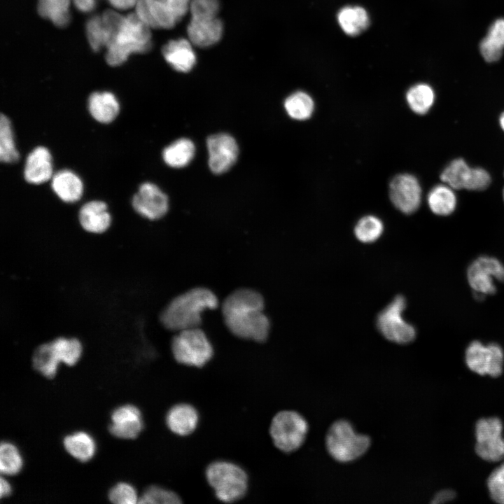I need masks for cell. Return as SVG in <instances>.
<instances>
[{
	"instance_id": "cell-10",
	"label": "cell",
	"mask_w": 504,
	"mask_h": 504,
	"mask_svg": "<svg viewBox=\"0 0 504 504\" xmlns=\"http://www.w3.org/2000/svg\"><path fill=\"white\" fill-rule=\"evenodd\" d=\"M441 181L454 190H485L491 183L487 171L481 167H470L465 160H452L442 172Z\"/></svg>"
},
{
	"instance_id": "cell-3",
	"label": "cell",
	"mask_w": 504,
	"mask_h": 504,
	"mask_svg": "<svg viewBox=\"0 0 504 504\" xmlns=\"http://www.w3.org/2000/svg\"><path fill=\"white\" fill-rule=\"evenodd\" d=\"M150 29L135 12L127 15L117 34L106 46V62L110 66H118L131 53L148 51L152 46Z\"/></svg>"
},
{
	"instance_id": "cell-14",
	"label": "cell",
	"mask_w": 504,
	"mask_h": 504,
	"mask_svg": "<svg viewBox=\"0 0 504 504\" xmlns=\"http://www.w3.org/2000/svg\"><path fill=\"white\" fill-rule=\"evenodd\" d=\"M389 197L393 205L410 214L419 207L421 189L416 178L408 174L395 176L389 185Z\"/></svg>"
},
{
	"instance_id": "cell-18",
	"label": "cell",
	"mask_w": 504,
	"mask_h": 504,
	"mask_svg": "<svg viewBox=\"0 0 504 504\" xmlns=\"http://www.w3.org/2000/svg\"><path fill=\"white\" fill-rule=\"evenodd\" d=\"M52 155L44 146H37L27 155L24 169V177L31 184H41L53 176Z\"/></svg>"
},
{
	"instance_id": "cell-4",
	"label": "cell",
	"mask_w": 504,
	"mask_h": 504,
	"mask_svg": "<svg viewBox=\"0 0 504 504\" xmlns=\"http://www.w3.org/2000/svg\"><path fill=\"white\" fill-rule=\"evenodd\" d=\"M370 438L358 433L347 420L335 421L326 435V447L330 456L340 463L354 461L367 452Z\"/></svg>"
},
{
	"instance_id": "cell-34",
	"label": "cell",
	"mask_w": 504,
	"mask_h": 504,
	"mask_svg": "<svg viewBox=\"0 0 504 504\" xmlns=\"http://www.w3.org/2000/svg\"><path fill=\"white\" fill-rule=\"evenodd\" d=\"M60 362L71 366L82 354V345L76 338L57 337L50 342Z\"/></svg>"
},
{
	"instance_id": "cell-35",
	"label": "cell",
	"mask_w": 504,
	"mask_h": 504,
	"mask_svg": "<svg viewBox=\"0 0 504 504\" xmlns=\"http://www.w3.org/2000/svg\"><path fill=\"white\" fill-rule=\"evenodd\" d=\"M23 461L18 449L12 443L3 442L0 448V470L6 475L18 474L22 469Z\"/></svg>"
},
{
	"instance_id": "cell-23",
	"label": "cell",
	"mask_w": 504,
	"mask_h": 504,
	"mask_svg": "<svg viewBox=\"0 0 504 504\" xmlns=\"http://www.w3.org/2000/svg\"><path fill=\"white\" fill-rule=\"evenodd\" d=\"M88 109L94 119L101 123H110L118 116L120 104L110 92H94L88 99Z\"/></svg>"
},
{
	"instance_id": "cell-8",
	"label": "cell",
	"mask_w": 504,
	"mask_h": 504,
	"mask_svg": "<svg viewBox=\"0 0 504 504\" xmlns=\"http://www.w3.org/2000/svg\"><path fill=\"white\" fill-rule=\"evenodd\" d=\"M191 0H138L135 13L150 28L175 27L190 10Z\"/></svg>"
},
{
	"instance_id": "cell-16",
	"label": "cell",
	"mask_w": 504,
	"mask_h": 504,
	"mask_svg": "<svg viewBox=\"0 0 504 504\" xmlns=\"http://www.w3.org/2000/svg\"><path fill=\"white\" fill-rule=\"evenodd\" d=\"M209 166L215 174L227 172L235 163L239 149L235 139L227 134H216L207 139Z\"/></svg>"
},
{
	"instance_id": "cell-29",
	"label": "cell",
	"mask_w": 504,
	"mask_h": 504,
	"mask_svg": "<svg viewBox=\"0 0 504 504\" xmlns=\"http://www.w3.org/2000/svg\"><path fill=\"white\" fill-rule=\"evenodd\" d=\"M71 0H38L37 11L43 18L50 20L55 26L64 27L70 22Z\"/></svg>"
},
{
	"instance_id": "cell-19",
	"label": "cell",
	"mask_w": 504,
	"mask_h": 504,
	"mask_svg": "<svg viewBox=\"0 0 504 504\" xmlns=\"http://www.w3.org/2000/svg\"><path fill=\"white\" fill-rule=\"evenodd\" d=\"M78 220L85 231L92 234H102L110 227L111 216L104 202L92 200L81 206L78 212Z\"/></svg>"
},
{
	"instance_id": "cell-6",
	"label": "cell",
	"mask_w": 504,
	"mask_h": 504,
	"mask_svg": "<svg viewBox=\"0 0 504 504\" xmlns=\"http://www.w3.org/2000/svg\"><path fill=\"white\" fill-rule=\"evenodd\" d=\"M172 351L178 363L198 368L206 365L214 354L210 341L199 327L178 331L172 341Z\"/></svg>"
},
{
	"instance_id": "cell-5",
	"label": "cell",
	"mask_w": 504,
	"mask_h": 504,
	"mask_svg": "<svg viewBox=\"0 0 504 504\" xmlns=\"http://www.w3.org/2000/svg\"><path fill=\"white\" fill-rule=\"evenodd\" d=\"M208 483L216 498L224 503L242 498L248 488V476L239 465L227 461H216L206 470Z\"/></svg>"
},
{
	"instance_id": "cell-11",
	"label": "cell",
	"mask_w": 504,
	"mask_h": 504,
	"mask_svg": "<svg viewBox=\"0 0 504 504\" xmlns=\"http://www.w3.org/2000/svg\"><path fill=\"white\" fill-rule=\"evenodd\" d=\"M503 424L497 417L483 418L476 424L477 454L482 459L496 462L504 457Z\"/></svg>"
},
{
	"instance_id": "cell-37",
	"label": "cell",
	"mask_w": 504,
	"mask_h": 504,
	"mask_svg": "<svg viewBox=\"0 0 504 504\" xmlns=\"http://www.w3.org/2000/svg\"><path fill=\"white\" fill-rule=\"evenodd\" d=\"M181 502L175 492L158 486L146 489L139 500L142 504H177Z\"/></svg>"
},
{
	"instance_id": "cell-2",
	"label": "cell",
	"mask_w": 504,
	"mask_h": 504,
	"mask_svg": "<svg viewBox=\"0 0 504 504\" xmlns=\"http://www.w3.org/2000/svg\"><path fill=\"white\" fill-rule=\"evenodd\" d=\"M218 302L216 295L209 289L194 288L174 298L160 314V320L170 330L198 328L202 312L216 308Z\"/></svg>"
},
{
	"instance_id": "cell-7",
	"label": "cell",
	"mask_w": 504,
	"mask_h": 504,
	"mask_svg": "<svg viewBox=\"0 0 504 504\" xmlns=\"http://www.w3.org/2000/svg\"><path fill=\"white\" fill-rule=\"evenodd\" d=\"M308 429V423L302 414L293 410H283L273 417L270 433L276 447L290 453L302 445Z\"/></svg>"
},
{
	"instance_id": "cell-12",
	"label": "cell",
	"mask_w": 504,
	"mask_h": 504,
	"mask_svg": "<svg viewBox=\"0 0 504 504\" xmlns=\"http://www.w3.org/2000/svg\"><path fill=\"white\" fill-rule=\"evenodd\" d=\"M503 359V349L496 343L484 346L479 341H473L465 351L468 367L480 375L489 374L493 377L500 376Z\"/></svg>"
},
{
	"instance_id": "cell-15",
	"label": "cell",
	"mask_w": 504,
	"mask_h": 504,
	"mask_svg": "<svg viewBox=\"0 0 504 504\" xmlns=\"http://www.w3.org/2000/svg\"><path fill=\"white\" fill-rule=\"evenodd\" d=\"M132 205L141 216L156 220L166 214L169 202L167 196L156 185L146 182L139 186L133 196Z\"/></svg>"
},
{
	"instance_id": "cell-38",
	"label": "cell",
	"mask_w": 504,
	"mask_h": 504,
	"mask_svg": "<svg viewBox=\"0 0 504 504\" xmlns=\"http://www.w3.org/2000/svg\"><path fill=\"white\" fill-rule=\"evenodd\" d=\"M86 35L92 50L97 52L106 46V34L101 15L90 18L85 25Z\"/></svg>"
},
{
	"instance_id": "cell-47",
	"label": "cell",
	"mask_w": 504,
	"mask_h": 504,
	"mask_svg": "<svg viewBox=\"0 0 504 504\" xmlns=\"http://www.w3.org/2000/svg\"><path fill=\"white\" fill-rule=\"evenodd\" d=\"M0 482V495L1 498H2L10 494L12 488L9 482L4 477H1Z\"/></svg>"
},
{
	"instance_id": "cell-48",
	"label": "cell",
	"mask_w": 504,
	"mask_h": 504,
	"mask_svg": "<svg viewBox=\"0 0 504 504\" xmlns=\"http://www.w3.org/2000/svg\"><path fill=\"white\" fill-rule=\"evenodd\" d=\"M500 125L503 130L504 131V112L501 114L499 119Z\"/></svg>"
},
{
	"instance_id": "cell-27",
	"label": "cell",
	"mask_w": 504,
	"mask_h": 504,
	"mask_svg": "<svg viewBox=\"0 0 504 504\" xmlns=\"http://www.w3.org/2000/svg\"><path fill=\"white\" fill-rule=\"evenodd\" d=\"M195 145L188 139H179L167 147L162 153L164 161L169 166L181 168L190 162L195 155Z\"/></svg>"
},
{
	"instance_id": "cell-41",
	"label": "cell",
	"mask_w": 504,
	"mask_h": 504,
	"mask_svg": "<svg viewBox=\"0 0 504 504\" xmlns=\"http://www.w3.org/2000/svg\"><path fill=\"white\" fill-rule=\"evenodd\" d=\"M143 420L112 423L109 426L110 433L115 437L122 439H134L143 430Z\"/></svg>"
},
{
	"instance_id": "cell-42",
	"label": "cell",
	"mask_w": 504,
	"mask_h": 504,
	"mask_svg": "<svg viewBox=\"0 0 504 504\" xmlns=\"http://www.w3.org/2000/svg\"><path fill=\"white\" fill-rule=\"evenodd\" d=\"M191 17H217L219 10L218 0H191Z\"/></svg>"
},
{
	"instance_id": "cell-43",
	"label": "cell",
	"mask_w": 504,
	"mask_h": 504,
	"mask_svg": "<svg viewBox=\"0 0 504 504\" xmlns=\"http://www.w3.org/2000/svg\"><path fill=\"white\" fill-rule=\"evenodd\" d=\"M143 420L140 410L134 405H125L118 407L111 414L112 423Z\"/></svg>"
},
{
	"instance_id": "cell-1",
	"label": "cell",
	"mask_w": 504,
	"mask_h": 504,
	"mask_svg": "<svg viewBox=\"0 0 504 504\" xmlns=\"http://www.w3.org/2000/svg\"><path fill=\"white\" fill-rule=\"evenodd\" d=\"M263 309L262 296L256 290L244 288L225 299L222 313L227 327L235 336L262 342L267 338L270 327Z\"/></svg>"
},
{
	"instance_id": "cell-24",
	"label": "cell",
	"mask_w": 504,
	"mask_h": 504,
	"mask_svg": "<svg viewBox=\"0 0 504 504\" xmlns=\"http://www.w3.org/2000/svg\"><path fill=\"white\" fill-rule=\"evenodd\" d=\"M504 50V18L496 20L489 27L486 36L479 43V51L487 62L498 61Z\"/></svg>"
},
{
	"instance_id": "cell-26",
	"label": "cell",
	"mask_w": 504,
	"mask_h": 504,
	"mask_svg": "<svg viewBox=\"0 0 504 504\" xmlns=\"http://www.w3.org/2000/svg\"><path fill=\"white\" fill-rule=\"evenodd\" d=\"M63 444L70 455L82 462L90 460L96 451L94 440L85 432H76L66 436Z\"/></svg>"
},
{
	"instance_id": "cell-32",
	"label": "cell",
	"mask_w": 504,
	"mask_h": 504,
	"mask_svg": "<svg viewBox=\"0 0 504 504\" xmlns=\"http://www.w3.org/2000/svg\"><path fill=\"white\" fill-rule=\"evenodd\" d=\"M407 102L410 108L416 113H426L431 108L435 99L432 88L424 83L412 86L407 92Z\"/></svg>"
},
{
	"instance_id": "cell-46",
	"label": "cell",
	"mask_w": 504,
	"mask_h": 504,
	"mask_svg": "<svg viewBox=\"0 0 504 504\" xmlns=\"http://www.w3.org/2000/svg\"><path fill=\"white\" fill-rule=\"evenodd\" d=\"M115 9L127 10L136 6L138 0H108Z\"/></svg>"
},
{
	"instance_id": "cell-30",
	"label": "cell",
	"mask_w": 504,
	"mask_h": 504,
	"mask_svg": "<svg viewBox=\"0 0 504 504\" xmlns=\"http://www.w3.org/2000/svg\"><path fill=\"white\" fill-rule=\"evenodd\" d=\"M32 362L35 370L44 377L51 379L56 375L60 361L50 342L39 345L35 349Z\"/></svg>"
},
{
	"instance_id": "cell-39",
	"label": "cell",
	"mask_w": 504,
	"mask_h": 504,
	"mask_svg": "<svg viewBox=\"0 0 504 504\" xmlns=\"http://www.w3.org/2000/svg\"><path fill=\"white\" fill-rule=\"evenodd\" d=\"M108 498L116 504H134L138 500L135 489L125 482H120L112 487L108 493Z\"/></svg>"
},
{
	"instance_id": "cell-49",
	"label": "cell",
	"mask_w": 504,
	"mask_h": 504,
	"mask_svg": "<svg viewBox=\"0 0 504 504\" xmlns=\"http://www.w3.org/2000/svg\"><path fill=\"white\" fill-rule=\"evenodd\" d=\"M503 199H504V188H503Z\"/></svg>"
},
{
	"instance_id": "cell-31",
	"label": "cell",
	"mask_w": 504,
	"mask_h": 504,
	"mask_svg": "<svg viewBox=\"0 0 504 504\" xmlns=\"http://www.w3.org/2000/svg\"><path fill=\"white\" fill-rule=\"evenodd\" d=\"M19 158L11 122L6 115L1 114L0 119V160L5 163H13L17 162Z\"/></svg>"
},
{
	"instance_id": "cell-22",
	"label": "cell",
	"mask_w": 504,
	"mask_h": 504,
	"mask_svg": "<svg viewBox=\"0 0 504 504\" xmlns=\"http://www.w3.org/2000/svg\"><path fill=\"white\" fill-rule=\"evenodd\" d=\"M51 187L57 196L67 203L78 201L83 193L81 178L69 169H62L54 174L51 178Z\"/></svg>"
},
{
	"instance_id": "cell-40",
	"label": "cell",
	"mask_w": 504,
	"mask_h": 504,
	"mask_svg": "<svg viewBox=\"0 0 504 504\" xmlns=\"http://www.w3.org/2000/svg\"><path fill=\"white\" fill-rule=\"evenodd\" d=\"M487 485L491 498L498 503L504 504V463L491 473Z\"/></svg>"
},
{
	"instance_id": "cell-9",
	"label": "cell",
	"mask_w": 504,
	"mask_h": 504,
	"mask_svg": "<svg viewBox=\"0 0 504 504\" xmlns=\"http://www.w3.org/2000/svg\"><path fill=\"white\" fill-rule=\"evenodd\" d=\"M406 300L402 295L396 296L377 316V327L388 340L404 344L411 342L416 336L412 325L402 318Z\"/></svg>"
},
{
	"instance_id": "cell-21",
	"label": "cell",
	"mask_w": 504,
	"mask_h": 504,
	"mask_svg": "<svg viewBox=\"0 0 504 504\" xmlns=\"http://www.w3.org/2000/svg\"><path fill=\"white\" fill-rule=\"evenodd\" d=\"M166 424L174 434L186 436L196 429L199 421L197 410L190 404L179 403L171 407L166 415Z\"/></svg>"
},
{
	"instance_id": "cell-25",
	"label": "cell",
	"mask_w": 504,
	"mask_h": 504,
	"mask_svg": "<svg viewBox=\"0 0 504 504\" xmlns=\"http://www.w3.org/2000/svg\"><path fill=\"white\" fill-rule=\"evenodd\" d=\"M337 21L343 31L351 36L360 34L370 24L367 11L358 6L342 8L337 14Z\"/></svg>"
},
{
	"instance_id": "cell-20",
	"label": "cell",
	"mask_w": 504,
	"mask_h": 504,
	"mask_svg": "<svg viewBox=\"0 0 504 504\" xmlns=\"http://www.w3.org/2000/svg\"><path fill=\"white\" fill-rule=\"evenodd\" d=\"M190 40L178 38L166 43L162 52L166 62L176 71H190L196 63V55Z\"/></svg>"
},
{
	"instance_id": "cell-17",
	"label": "cell",
	"mask_w": 504,
	"mask_h": 504,
	"mask_svg": "<svg viewBox=\"0 0 504 504\" xmlns=\"http://www.w3.org/2000/svg\"><path fill=\"white\" fill-rule=\"evenodd\" d=\"M223 31V23L217 17H191L187 27L190 41L200 48L216 43Z\"/></svg>"
},
{
	"instance_id": "cell-45",
	"label": "cell",
	"mask_w": 504,
	"mask_h": 504,
	"mask_svg": "<svg viewBox=\"0 0 504 504\" xmlns=\"http://www.w3.org/2000/svg\"><path fill=\"white\" fill-rule=\"evenodd\" d=\"M75 7L80 12L89 13L96 7V0H72Z\"/></svg>"
},
{
	"instance_id": "cell-33",
	"label": "cell",
	"mask_w": 504,
	"mask_h": 504,
	"mask_svg": "<svg viewBox=\"0 0 504 504\" xmlns=\"http://www.w3.org/2000/svg\"><path fill=\"white\" fill-rule=\"evenodd\" d=\"M314 106L312 97L302 91L293 93L284 102V107L288 115L298 120L309 118L313 113Z\"/></svg>"
},
{
	"instance_id": "cell-44",
	"label": "cell",
	"mask_w": 504,
	"mask_h": 504,
	"mask_svg": "<svg viewBox=\"0 0 504 504\" xmlns=\"http://www.w3.org/2000/svg\"><path fill=\"white\" fill-rule=\"evenodd\" d=\"M456 496V493L453 490L444 489L438 492L431 501L433 504L443 503L453 500Z\"/></svg>"
},
{
	"instance_id": "cell-36",
	"label": "cell",
	"mask_w": 504,
	"mask_h": 504,
	"mask_svg": "<svg viewBox=\"0 0 504 504\" xmlns=\"http://www.w3.org/2000/svg\"><path fill=\"white\" fill-rule=\"evenodd\" d=\"M384 225L382 220L374 216H366L360 218L354 228L356 238L364 243L376 241L382 235Z\"/></svg>"
},
{
	"instance_id": "cell-13",
	"label": "cell",
	"mask_w": 504,
	"mask_h": 504,
	"mask_svg": "<svg viewBox=\"0 0 504 504\" xmlns=\"http://www.w3.org/2000/svg\"><path fill=\"white\" fill-rule=\"evenodd\" d=\"M467 277L475 292L493 294L496 291L494 280L504 282V265L495 258L481 256L470 265Z\"/></svg>"
},
{
	"instance_id": "cell-28",
	"label": "cell",
	"mask_w": 504,
	"mask_h": 504,
	"mask_svg": "<svg viewBox=\"0 0 504 504\" xmlns=\"http://www.w3.org/2000/svg\"><path fill=\"white\" fill-rule=\"evenodd\" d=\"M451 187L447 184L435 186L428 195V204L433 213L448 216L455 209L456 197Z\"/></svg>"
}]
</instances>
